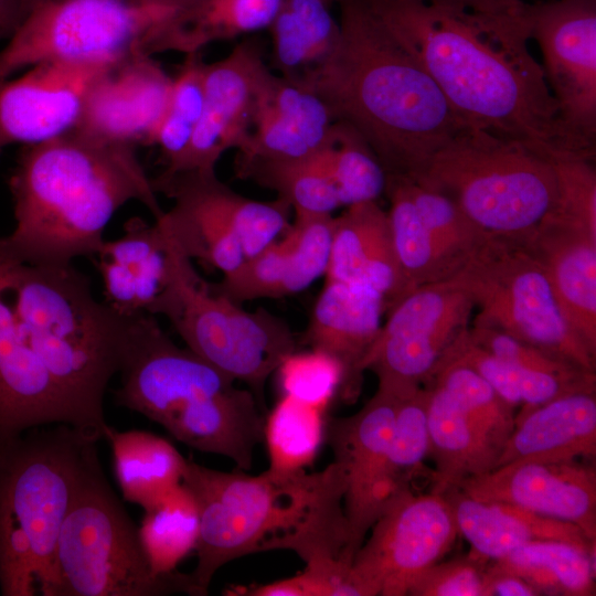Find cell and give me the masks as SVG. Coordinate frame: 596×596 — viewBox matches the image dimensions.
I'll use <instances>...</instances> for the list:
<instances>
[{
  "label": "cell",
  "instance_id": "cell-56",
  "mask_svg": "<svg viewBox=\"0 0 596 596\" xmlns=\"http://www.w3.org/2000/svg\"><path fill=\"white\" fill-rule=\"evenodd\" d=\"M43 1H46V0H21L24 17L32 8H34L35 6H38L39 3Z\"/></svg>",
  "mask_w": 596,
  "mask_h": 596
},
{
  "label": "cell",
  "instance_id": "cell-32",
  "mask_svg": "<svg viewBox=\"0 0 596 596\" xmlns=\"http://www.w3.org/2000/svg\"><path fill=\"white\" fill-rule=\"evenodd\" d=\"M96 257L115 263L131 278L140 312L152 315L170 273L169 241L161 226L132 217L123 236L105 241Z\"/></svg>",
  "mask_w": 596,
  "mask_h": 596
},
{
  "label": "cell",
  "instance_id": "cell-49",
  "mask_svg": "<svg viewBox=\"0 0 596 596\" xmlns=\"http://www.w3.org/2000/svg\"><path fill=\"white\" fill-rule=\"evenodd\" d=\"M471 338L511 366L528 371L578 376L588 372L547 354L492 327L473 323L468 328Z\"/></svg>",
  "mask_w": 596,
  "mask_h": 596
},
{
  "label": "cell",
  "instance_id": "cell-7",
  "mask_svg": "<svg viewBox=\"0 0 596 596\" xmlns=\"http://www.w3.org/2000/svg\"><path fill=\"white\" fill-rule=\"evenodd\" d=\"M0 446V589L42 595L57 538L98 440L56 425Z\"/></svg>",
  "mask_w": 596,
  "mask_h": 596
},
{
  "label": "cell",
  "instance_id": "cell-23",
  "mask_svg": "<svg viewBox=\"0 0 596 596\" xmlns=\"http://www.w3.org/2000/svg\"><path fill=\"white\" fill-rule=\"evenodd\" d=\"M522 242L545 268L568 324L596 353V236L549 214Z\"/></svg>",
  "mask_w": 596,
  "mask_h": 596
},
{
  "label": "cell",
  "instance_id": "cell-22",
  "mask_svg": "<svg viewBox=\"0 0 596 596\" xmlns=\"http://www.w3.org/2000/svg\"><path fill=\"white\" fill-rule=\"evenodd\" d=\"M384 298L374 289L326 280L313 306L305 342L334 358L343 370L338 395L352 403L362 382V362L381 329Z\"/></svg>",
  "mask_w": 596,
  "mask_h": 596
},
{
  "label": "cell",
  "instance_id": "cell-46",
  "mask_svg": "<svg viewBox=\"0 0 596 596\" xmlns=\"http://www.w3.org/2000/svg\"><path fill=\"white\" fill-rule=\"evenodd\" d=\"M593 161L581 156L553 159L557 195L551 214L596 236V171Z\"/></svg>",
  "mask_w": 596,
  "mask_h": 596
},
{
  "label": "cell",
  "instance_id": "cell-30",
  "mask_svg": "<svg viewBox=\"0 0 596 596\" xmlns=\"http://www.w3.org/2000/svg\"><path fill=\"white\" fill-rule=\"evenodd\" d=\"M492 565L522 578L538 595L595 594V549L556 540L532 541Z\"/></svg>",
  "mask_w": 596,
  "mask_h": 596
},
{
  "label": "cell",
  "instance_id": "cell-14",
  "mask_svg": "<svg viewBox=\"0 0 596 596\" xmlns=\"http://www.w3.org/2000/svg\"><path fill=\"white\" fill-rule=\"evenodd\" d=\"M472 297L457 274L415 288L389 317L362 362L377 386L398 395L429 382L436 364L469 326Z\"/></svg>",
  "mask_w": 596,
  "mask_h": 596
},
{
  "label": "cell",
  "instance_id": "cell-15",
  "mask_svg": "<svg viewBox=\"0 0 596 596\" xmlns=\"http://www.w3.org/2000/svg\"><path fill=\"white\" fill-rule=\"evenodd\" d=\"M398 395L377 386L356 413L327 419L326 439L343 481L348 525L344 560L352 564L386 502L401 486L393 472L390 447Z\"/></svg>",
  "mask_w": 596,
  "mask_h": 596
},
{
  "label": "cell",
  "instance_id": "cell-18",
  "mask_svg": "<svg viewBox=\"0 0 596 596\" xmlns=\"http://www.w3.org/2000/svg\"><path fill=\"white\" fill-rule=\"evenodd\" d=\"M257 47L238 44L226 57L204 65V102L183 156L162 172H215L222 155L242 150L252 132L259 91L267 74Z\"/></svg>",
  "mask_w": 596,
  "mask_h": 596
},
{
  "label": "cell",
  "instance_id": "cell-39",
  "mask_svg": "<svg viewBox=\"0 0 596 596\" xmlns=\"http://www.w3.org/2000/svg\"><path fill=\"white\" fill-rule=\"evenodd\" d=\"M259 95L301 136L312 152L327 145L336 120L316 93L294 78H279L268 71Z\"/></svg>",
  "mask_w": 596,
  "mask_h": 596
},
{
  "label": "cell",
  "instance_id": "cell-19",
  "mask_svg": "<svg viewBox=\"0 0 596 596\" xmlns=\"http://www.w3.org/2000/svg\"><path fill=\"white\" fill-rule=\"evenodd\" d=\"M456 489L571 522L596 540V471L577 460L507 464L468 477Z\"/></svg>",
  "mask_w": 596,
  "mask_h": 596
},
{
  "label": "cell",
  "instance_id": "cell-29",
  "mask_svg": "<svg viewBox=\"0 0 596 596\" xmlns=\"http://www.w3.org/2000/svg\"><path fill=\"white\" fill-rule=\"evenodd\" d=\"M114 471L123 498L142 509L182 482L188 460L166 438L140 429L107 426Z\"/></svg>",
  "mask_w": 596,
  "mask_h": 596
},
{
  "label": "cell",
  "instance_id": "cell-35",
  "mask_svg": "<svg viewBox=\"0 0 596 596\" xmlns=\"http://www.w3.org/2000/svg\"><path fill=\"white\" fill-rule=\"evenodd\" d=\"M429 383L449 392L468 418L500 455L515 425L514 408L468 366L441 356Z\"/></svg>",
  "mask_w": 596,
  "mask_h": 596
},
{
  "label": "cell",
  "instance_id": "cell-21",
  "mask_svg": "<svg viewBox=\"0 0 596 596\" xmlns=\"http://www.w3.org/2000/svg\"><path fill=\"white\" fill-rule=\"evenodd\" d=\"M171 87L151 56L116 63L92 85L74 128L108 141L151 143Z\"/></svg>",
  "mask_w": 596,
  "mask_h": 596
},
{
  "label": "cell",
  "instance_id": "cell-5",
  "mask_svg": "<svg viewBox=\"0 0 596 596\" xmlns=\"http://www.w3.org/2000/svg\"><path fill=\"white\" fill-rule=\"evenodd\" d=\"M115 392L118 405L158 423L177 440L202 453L253 466L263 441L265 414L249 389L180 348L155 316H131Z\"/></svg>",
  "mask_w": 596,
  "mask_h": 596
},
{
  "label": "cell",
  "instance_id": "cell-45",
  "mask_svg": "<svg viewBox=\"0 0 596 596\" xmlns=\"http://www.w3.org/2000/svg\"><path fill=\"white\" fill-rule=\"evenodd\" d=\"M225 592L237 596H362L351 565L341 560L309 562L302 572L291 577L230 587Z\"/></svg>",
  "mask_w": 596,
  "mask_h": 596
},
{
  "label": "cell",
  "instance_id": "cell-55",
  "mask_svg": "<svg viewBox=\"0 0 596 596\" xmlns=\"http://www.w3.org/2000/svg\"><path fill=\"white\" fill-rule=\"evenodd\" d=\"M424 1L433 3V4H437V6L455 9V10L471 12L478 15L490 17L488 13V9H487L485 0H424Z\"/></svg>",
  "mask_w": 596,
  "mask_h": 596
},
{
  "label": "cell",
  "instance_id": "cell-3",
  "mask_svg": "<svg viewBox=\"0 0 596 596\" xmlns=\"http://www.w3.org/2000/svg\"><path fill=\"white\" fill-rule=\"evenodd\" d=\"M15 227L6 252L29 264L65 265L96 256L114 213L129 201L158 220L161 209L135 146L75 128L25 145L9 178Z\"/></svg>",
  "mask_w": 596,
  "mask_h": 596
},
{
  "label": "cell",
  "instance_id": "cell-40",
  "mask_svg": "<svg viewBox=\"0 0 596 596\" xmlns=\"http://www.w3.org/2000/svg\"><path fill=\"white\" fill-rule=\"evenodd\" d=\"M407 179L412 199L423 221L446 251L464 266L491 237L448 195Z\"/></svg>",
  "mask_w": 596,
  "mask_h": 596
},
{
  "label": "cell",
  "instance_id": "cell-28",
  "mask_svg": "<svg viewBox=\"0 0 596 596\" xmlns=\"http://www.w3.org/2000/svg\"><path fill=\"white\" fill-rule=\"evenodd\" d=\"M385 192L390 199L387 215L401 276V299L419 286L455 275L462 265L423 221L407 178L386 175Z\"/></svg>",
  "mask_w": 596,
  "mask_h": 596
},
{
  "label": "cell",
  "instance_id": "cell-51",
  "mask_svg": "<svg viewBox=\"0 0 596 596\" xmlns=\"http://www.w3.org/2000/svg\"><path fill=\"white\" fill-rule=\"evenodd\" d=\"M270 28L275 60L286 77H292L299 68H307L317 62L311 43L284 2Z\"/></svg>",
  "mask_w": 596,
  "mask_h": 596
},
{
  "label": "cell",
  "instance_id": "cell-24",
  "mask_svg": "<svg viewBox=\"0 0 596 596\" xmlns=\"http://www.w3.org/2000/svg\"><path fill=\"white\" fill-rule=\"evenodd\" d=\"M326 280L359 284L382 295L385 308L401 297V276L387 211L377 201L347 206L333 217Z\"/></svg>",
  "mask_w": 596,
  "mask_h": 596
},
{
  "label": "cell",
  "instance_id": "cell-31",
  "mask_svg": "<svg viewBox=\"0 0 596 596\" xmlns=\"http://www.w3.org/2000/svg\"><path fill=\"white\" fill-rule=\"evenodd\" d=\"M143 511L138 532L151 570L157 575L177 572L199 539L200 514L193 494L181 482Z\"/></svg>",
  "mask_w": 596,
  "mask_h": 596
},
{
  "label": "cell",
  "instance_id": "cell-1",
  "mask_svg": "<svg viewBox=\"0 0 596 596\" xmlns=\"http://www.w3.org/2000/svg\"><path fill=\"white\" fill-rule=\"evenodd\" d=\"M366 2L471 127L553 159H595V146L560 116L530 51L525 13L485 17L424 0Z\"/></svg>",
  "mask_w": 596,
  "mask_h": 596
},
{
  "label": "cell",
  "instance_id": "cell-11",
  "mask_svg": "<svg viewBox=\"0 0 596 596\" xmlns=\"http://www.w3.org/2000/svg\"><path fill=\"white\" fill-rule=\"evenodd\" d=\"M167 237L169 281L152 315L164 316L187 348L233 380L245 383L263 406L268 377L297 350L294 333L286 322L265 309L246 311L216 292L168 233Z\"/></svg>",
  "mask_w": 596,
  "mask_h": 596
},
{
  "label": "cell",
  "instance_id": "cell-53",
  "mask_svg": "<svg viewBox=\"0 0 596 596\" xmlns=\"http://www.w3.org/2000/svg\"><path fill=\"white\" fill-rule=\"evenodd\" d=\"M23 18L21 0H0V40H9Z\"/></svg>",
  "mask_w": 596,
  "mask_h": 596
},
{
  "label": "cell",
  "instance_id": "cell-33",
  "mask_svg": "<svg viewBox=\"0 0 596 596\" xmlns=\"http://www.w3.org/2000/svg\"><path fill=\"white\" fill-rule=\"evenodd\" d=\"M237 173L277 192L295 214H332L342 206L318 151L297 160L238 159Z\"/></svg>",
  "mask_w": 596,
  "mask_h": 596
},
{
  "label": "cell",
  "instance_id": "cell-4",
  "mask_svg": "<svg viewBox=\"0 0 596 596\" xmlns=\"http://www.w3.org/2000/svg\"><path fill=\"white\" fill-rule=\"evenodd\" d=\"M182 483L200 514L198 562L190 574L202 595L222 566L259 552L288 550L305 563H347L344 481L334 461L316 472L267 469L257 476L188 461Z\"/></svg>",
  "mask_w": 596,
  "mask_h": 596
},
{
  "label": "cell",
  "instance_id": "cell-44",
  "mask_svg": "<svg viewBox=\"0 0 596 596\" xmlns=\"http://www.w3.org/2000/svg\"><path fill=\"white\" fill-rule=\"evenodd\" d=\"M332 228V214H295L284 234L289 251L288 296L302 291L326 274Z\"/></svg>",
  "mask_w": 596,
  "mask_h": 596
},
{
  "label": "cell",
  "instance_id": "cell-37",
  "mask_svg": "<svg viewBox=\"0 0 596 596\" xmlns=\"http://www.w3.org/2000/svg\"><path fill=\"white\" fill-rule=\"evenodd\" d=\"M283 0H199L184 24L177 52H200L205 45L270 28Z\"/></svg>",
  "mask_w": 596,
  "mask_h": 596
},
{
  "label": "cell",
  "instance_id": "cell-20",
  "mask_svg": "<svg viewBox=\"0 0 596 596\" xmlns=\"http://www.w3.org/2000/svg\"><path fill=\"white\" fill-rule=\"evenodd\" d=\"M10 256L0 243V446L31 428L67 425L79 432L74 409L30 347L6 300Z\"/></svg>",
  "mask_w": 596,
  "mask_h": 596
},
{
  "label": "cell",
  "instance_id": "cell-6",
  "mask_svg": "<svg viewBox=\"0 0 596 596\" xmlns=\"http://www.w3.org/2000/svg\"><path fill=\"white\" fill-rule=\"evenodd\" d=\"M8 285L30 347L67 400L81 430L97 440L108 424L104 396L118 373L131 316L97 300L73 264L11 259Z\"/></svg>",
  "mask_w": 596,
  "mask_h": 596
},
{
  "label": "cell",
  "instance_id": "cell-36",
  "mask_svg": "<svg viewBox=\"0 0 596 596\" xmlns=\"http://www.w3.org/2000/svg\"><path fill=\"white\" fill-rule=\"evenodd\" d=\"M342 206L376 201L385 191L386 173L363 138L336 120L327 145L318 151Z\"/></svg>",
  "mask_w": 596,
  "mask_h": 596
},
{
  "label": "cell",
  "instance_id": "cell-42",
  "mask_svg": "<svg viewBox=\"0 0 596 596\" xmlns=\"http://www.w3.org/2000/svg\"><path fill=\"white\" fill-rule=\"evenodd\" d=\"M430 387L417 386L398 395L391 438L390 458L401 486H408L429 454L428 404Z\"/></svg>",
  "mask_w": 596,
  "mask_h": 596
},
{
  "label": "cell",
  "instance_id": "cell-47",
  "mask_svg": "<svg viewBox=\"0 0 596 596\" xmlns=\"http://www.w3.org/2000/svg\"><path fill=\"white\" fill-rule=\"evenodd\" d=\"M313 153L301 136L259 95L252 132L238 159L297 160Z\"/></svg>",
  "mask_w": 596,
  "mask_h": 596
},
{
  "label": "cell",
  "instance_id": "cell-48",
  "mask_svg": "<svg viewBox=\"0 0 596 596\" xmlns=\"http://www.w3.org/2000/svg\"><path fill=\"white\" fill-rule=\"evenodd\" d=\"M487 561L472 554L437 562L414 583L411 596H485Z\"/></svg>",
  "mask_w": 596,
  "mask_h": 596
},
{
  "label": "cell",
  "instance_id": "cell-38",
  "mask_svg": "<svg viewBox=\"0 0 596 596\" xmlns=\"http://www.w3.org/2000/svg\"><path fill=\"white\" fill-rule=\"evenodd\" d=\"M204 65L199 52L187 54L178 76L172 78L168 107L151 140L159 146L166 168L183 156L200 119L204 102Z\"/></svg>",
  "mask_w": 596,
  "mask_h": 596
},
{
  "label": "cell",
  "instance_id": "cell-13",
  "mask_svg": "<svg viewBox=\"0 0 596 596\" xmlns=\"http://www.w3.org/2000/svg\"><path fill=\"white\" fill-rule=\"evenodd\" d=\"M369 532L351 564L362 596L408 595L459 534L445 494H416L408 486L394 492Z\"/></svg>",
  "mask_w": 596,
  "mask_h": 596
},
{
  "label": "cell",
  "instance_id": "cell-12",
  "mask_svg": "<svg viewBox=\"0 0 596 596\" xmlns=\"http://www.w3.org/2000/svg\"><path fill=\"white\" fill-rule=\"evenodd\" d=\"M456 274L479 308L473 323L595 372L596 353L568 324L545 268L523 242L491 237Z\"/></svg>",
  "mask_w": 596,
  "mask_h": 596
},
{
  "label": "cell",
  "instance_id": "cell-8",
  "mask_svg": "<svg viewBox=\"0 0 596 596\" xmlns=\"http://www.w3.org/2000/svg\"><path fill=\"white\" fill-rule=\"evenodd\" d=\"M199 0H46L0 50V86L49 61L123 62L174 51Z\"/></svg>",
  "mask_w": 596,
  "mask_h": 596
},
{
  "label": "cell",
  "instance_id": "cell-27",
  "mask_svg": "<svg viewBox=\"0 0 596 596\" xmlns=\"http://www.w3.org/2000/svg\"><path fill=\"white\" fill-rule=\"evenodd\" d=\"M429 387L428 455L435 461L430 492L445 494L466 478L491 470L499 454L449 392L433 383Z\"/></svg>",
  "mask_w": 596,
  "mask_h": 596
},
{
  "label": "cell",
  "instance_id": "cell-43",
  "mask_svg": "<svg viewBox=\"0 0 596 596\" xmlns=\"http://www.w3.org/2000/svg\"><path fill=\"white\" fill-rule=\"evenodd\" d=\"M283 395L327 412L338 395L343 370L331 355L316 349L295 350L275 371Z\"/></svg>",
  "mask_w": 596,
  "mask_h": 596
},
{
  "label": "cell",
  "instance_id": "cell-16",
  "mask_svg": "<svg viewBox=\"0 0 596 596\" xmlns=\"http://www.w3.org/2000/svg\"><path fill=\"white\" fill-rule=\"evenodd\" d=\"M524 13L562 120L595 146L596 0L526 3Z\"/></svg>",
  "mask_w": 596,
  "mask_h": 596
},
{
  "label": "cell",
  "instance_id": "cell-2",
  "mask_svg": "<svg viewBox=\"0 0 596 596\" xmlns=\"http://www.w3.org/2000/svg\"><path fill=\"white\" fill-rule=\"evenodd\" d=\"M336 2V44L301 75L289 78L316 93L334 120L353 128L386 175L415 180L436 152L473 127L366 0Z\"/></svg>",
  "mask_w": 596,
  "mask_h": 596
},
{
  "label": "cell",
  "instance_id": "cell-25",
  "mask_svg": "<svg viewBox=\"0 0 596 596\" xmlns=\"http://www.w3.org/2000/svg\"><path fill=\"white\" fill-rule=\"evenodd\" d=\"M595 454L596 396L595 392L581 391L515 416L493 468L512 462L568 461Z\"/></svg>",
  "mask_w": 596,
  "mask_h": 596
},
{
  "label": "cell",
  "instance_id": "cell-10",
  "mask_svg": "<svg viewBox=\"0 0 596 596\" xmlns=\"http://www.w3.org/2000/svg\"><path fill=\"white\" fill-rule=\"evenodd\" d=\"M415 181L448 195L488 236L514 242L538 228L557 195L551 157L477 128L436 152Z\"/></svg>",
  "mask_w": 596,
  "mask_h": 596
},
{
  "label": "cell",
  "instance_id": "cell-9",
  "mask_svg": "<svg viewBox=\"0 0 596 596\" xmlns=\"http://www.w3.org/2000/svg\"><path fill=\"white\" fill-rule=\"evenodd\" d=\"M203 596L191 574L157 575L139 532L91 455L62 524L42 596Z\"/></svg>",
  "mask_w": 596,
  "mask_h": 596
},
{
  "label": "cell",
  "instance_id": "cell-17",
  "mask_svg": "<svg viewBox=\"0 0 596 596\" xmlns=\"http://www.w3.org/2000/svg\"><path fill=\"white\" fill-rule=\"evenodd\" d=\"M108 61H49L0 86V157L13 143H40L73 129Z\"/></svg>",
  "mask_w": 596,
  "mask_h": 596
},
{
  "label": "cell",
  "instance_id": "cell-34",
  "mask_svg": "<svg viewBox=\"0 0 596 596\" xmlns=\"http://www.w3.org/2000/svg\"><path fill=\"white\" fill-rule=\"evenodd\" d=\"M326 413L281 394L265 416L263 441L267 448L268 469L277 473L307 470L326 439Z\"/></svg>",
  "mask_w": 596,
  "mask_h": 596
},
{
  "label": "cell",
  "instance_id": "cell-50",
  "mask_svg": "<svg viewBox=\"0 0 596 596\" xmlns=\"http://www.w3.org/2000/svg\"><path fill=\"white\" fill-rule=\"evenodd\" d=\"M468 328L453 341L443 356L455 360L475 371L513 408L518 407L521 405V396L514 369L477 343L471 338Z\"/></svg>",
  "mask_w": 596,
  "mask_h": 596
},
{
  "label": "cell",
  "instance_id": "cell-54",
  "mask_svg": "<svg viewBox=\"0 0 596 596\" xmlns=\"http://www.w3.org/2000/svg\"><path fill=\"white\" fill-rule=\"evenodd\" d=\"M490 17L519 18L524 14L523 0H485Z\"/></svg>",
  "mask_w": 596,
  "mask_h": 596
},
{
  "label": "cell",
  "instance_id": "cell-41",
  "mask_svg": "<svg viewBox=\"0 0 596 596\" xmlns=\"http://www.w3.org/2000/svg\"><path fill=\"white\" fill-rule=\"evenodd\" d=\"M288 242L283 235L260 252L245 258L236 269L224 275L221 281L211 283V287L241 305L249 300L288 296Z\"/></svg>",
  "mask_w": 596,
  "mask_h": 596
},
{
  "label": "cell",
  "instance_id": "cell-52",
  "mask_svg": "<svg viewBox=\"0 0 596 596\" xmlns=\"http://www.w3.org/2000/svg\"><path fill=\"white\" fill-rule=\"evenodd\" d=\"M535 589L522 578L492 564L486 568L485 596H536Z\"/></svg>",
  "mask_w": 596,
  "mask_h": 596
},
{
  "label": "cell",
  "instance_id": "cell-26",
  "mask_svg": "<svg viewBox=\"0 0 596 596\" xmlns=\"http://www.w3.org/2000/svg\"><path fill=\"white\" fill-rule=\"evenodd\" d=\"M450 503L458 533L470 544V554L483 561H497L519 546L540 540H556L585 549H595L577 525L541 515L523 508L476 500L459 489L445 493Z\"/></svg>",
  "mask_w": 596,
  "mask_h": 596
}]
</instances>
